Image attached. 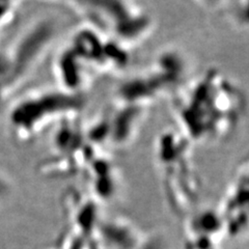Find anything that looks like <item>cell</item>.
Here are the masks:
<instances>
[{
	"instance_id": "3957f363",
	"label": "cell",
	"mask_w": 249,
	"mask_h": 249,
	"mask_svg": "<svg viewBox=\"0 0 249 249\" xmlns=\"http://www.w3.org/2000/svg\"><path fill=\"white\" fill-rule=\"evenodd\" d=\"M188 78V64L182 51L163 50L115 90L113 101L150 110L160 101L173 97Z\"/></svg>"
},
{
	"instance_id": "277c9868",
	"label": "cell",
	"mask_w": 249,
	"mask_h": 249,
	"mask_svg": "<svg viewBox=\"0 0 249 249\" xmlns=\"http://www.w3.org/2000/svg\"><path fill=\"white\" fill-rule=\"evenodd\" d=\"M66 5L81 16L82 22L130 49L142 44L153 33L151 14L134 0H67Z\"/></svg>"
},
{
	"instance_id": "7a4b0ae2",
	"label": "cell",
	"mask_w": 249,
	"mask_h": 249,
	"mask_svg": "<svg viewBox=\"0 0 249 249\" xmlns=\"http://www.w3.org/2000/svg\"><path fill=\"white\" fill-rule=\"evenodd\" d=\"M131 49L104 31L82 22L59 46L53 61L57 87L84 95L97 80L127 68Z\"/></svg>"
},
{
	"instance_id": "6da1fadb",
	"label": "cell",
	"mask_w": 249,
	"mask_h": 249,
	"mask_svg": "<svg viewBox=\"0 0 249 249\" xmlns=\"http://www.w3.org/2000/svg\"><path fill=\"white\" fill-rule=\"evenodd\" d=\"M171 104L176 129L192 144L227 140L247 110L242 88L215 67L187 78L171 97Z\"/></svg>"
},
{
	"instance_id": "ba28073f",
	"label": "cell",
	"mask_w": 249,
	"mask_h": 249,
	"mask_svg": "<svg viewBox=\"0 0 249 249\" xmlns=\"http://www.w3.org/2000/svg\"><path fill=\"white\" fill-rule=\"evenodd\" d=\"M200 6L206 7L207 10H217L219 7L224 6L230 0H194Z\"/></svg>"
},
{
	"instance_id": "8992f818",
	"label": "cell",
	"mask_w": 249,
	"mask_h": 249,
	"mask_svg": "<svg viewBox=\"0 0 249 249\" xmlns=\"http://www.w3.org/2000/svg\"><path fill=\"white\" fill-rule=\"evenodd\" d=\"M149 111L112 101L105 110L84 124L85 132L90 142L104 151L126 149L135 142Z\"/></svg>"
},
{
	"instance_id": "52a82bcc",
	"label": "cell",
	"mask_w": 249,
	"mask_h": 249,
	"mask_svg": "<svg viewBox=\"0 0 249 249\" xmlns=\"http://www.w3.org/2000/svg\"><path fill=\"white\" fill-rule=\"evenodd\" d=\"M231 17L239 27H247L248 24V0H231Z\"/></svg>"
},
{
	"instance_id": "5b68a950",
	"label": "cell",
	"mask_w": 249,
	"mask_h": 249,
	"mask_svg": "<svg viewBox=\"0 0 249 249\" xmlns=\"http://www.w3.org/2000/svg\"><path fill=\"white\" fill-rule=\"evenodd\" d=\"M87 105L84 95L60 88L44 89L28 96L14 112V127L22 138L42 134L66 120L81 118Z\"/></svg>"
}]
</instances>
